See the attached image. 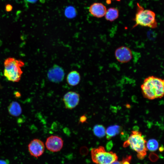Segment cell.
Masks as SVG:
<instances>
[{
    "label": "cell",
    "mask_w": 164,
    "mask_h": 164,
    "mask_svg": "<svg viewBox=\"0 0 164 164\" xmlns=\"http://www.w3.org/2000/svg\"><path fill=\"white\" fill-rule=\"evenodd\" d=\"M163 80L151 76L146 78L141 86L144 97L149 99L162 97L164 95Z\"/></svg>",
    "instance_id": "obj_1"
},
{
    "label": "cell",
    "mask_w": 164,
    "mask_h": 164,
    "mask_svg": "<svg viewBox=\"0 0 164 164\" xmlns=\"http://www.w3.org/2000/svg\"><path fill=\"white\" fill-rule=\"evenodd\" d=\"M24 65V62L20 60L12 57L6 58L4 63V77L9 81L19 82L23 73L21 68Z\"/></svg>",
    "instance_id": "obj_2"
},
{
    "label": "cell",
    "mask_w": 164,
    "mask_h": 164,
    "mask_svg": "<svg viewBox=\"0 0 164 164\" xmlns=\"http://www.w3.org/2000/svg\"><path fill=\"white\" fill-rule=\"evenodd\" d=\"M146 141L141 133L138 131H133L128 139L124 142L123 146H130L137 153V156L140 159H143L146 155L147 149L146 146Z\"/></svg>",
    "instance_id": "obj_3"
},
{
    "label": "cell",
    "mask_w": 164,
    "mask_h": 164,
    "mask_svg": "<svg viewBox=\"0 0 164 164\" xmlns=\"http://www.w3.org/2000/svg\"><path fill=\"white\" fill-rule=\"evenodd\" d=\"M137 12L134 20V26L140 25L143 26L155 28L157 26L155 15L152 11L144 9L138 3L137 4Z\"/></svg>",
    "instance_id": "obj_4"
},
{
    "label": "cell",
    "mask_w": 164,
    "mask_h": 164,
    "mask_svg": "<svg viewBox=\"0 0 164 164\" xmlns=\"http://www.w3.org/2000/svg\"><path fill=\"white\" fill-rule=\"evenodd\" d=\"M91 154L93 162L97 164H110L118 159L115 153L111 151L106 152L102 146L92 149Z\"/></svg>",
    "instance_id": "obj_5"
},
{
    "label": "cell",
    "mask_w": 164,
    "mask_h": 164,
    "mask_svg": "<svg viewBox=\"0 0 164 164\" xmlns=\"http://www.w3.org/2000/svg\"><path fill=\"white\" fill-rule=\"evenodd\" d=\"M28 150L30 155L38 158L42 155L45 150L44 143L38 139H34L28 145Z\"/></svg>",
    "instance_id": "obj_6"
},
{
    "label": "cell",
    "mask_w": 164,
    "mask_h": 164,
    "mask_svg": "<svg viewBox=\"0 0 164 164\" xmlns=\"http://www.w3.org/2000/svg\"><path fill=\"white\" fill-rule=\"evenodd\" d=\"M116 60L122 63H127L132 59L133 53L131 50L128 47L122 46L117 48L114 53Z\"/></svg>",
    "instance_id": "obj_7"
},
{
    "label": "cell",
    "mask_w": 164,
    "mask_h": 164,
    "mask_svg": "<svg viewBox=\"0 0 164 164\" xmlns=\"http://www.w3.org/2000/svg\"><path fill=\"white\" fill-rule=\"evenodd\" d=\"M46 146L48 150L52 152H57L62 149L63 141L61 138L56 135H51L46 139Z\"/></svg>",
    "instance_id": "obj_8"
},
{
    "label": "cell",
    "mask_w": 164,
    "mask_h": 164,
    "mask_svg": "<svg viewBox=\"0 0 164 164\" xmlns=\"http://www.w3.org/2000/svg\"><path fill=\"white\" fill-rule=\"evenodd\" d=\"M79 100V94L73 91L67 92L65 94L63 98L66 108L70 109L75 108L78 104Z\"/></svg>",
    "instance_id": "obj_9"
},
{
    "label": "cell",
    "mask_w": 164,
    "mask_h": 164,
    "mask_svg": "<svg viewBox=\"0 0 164 164\" xmlns=\"http://www.w3.org/2000/svg\"><path fill=\"white\" fill-rule=\"evenodd\" d=\"M48 77L51 81L59 82L63 79L64 72L63 69L57 65H54L51 68L48 73Z\"/></svg>",
    "instance_id": "obj_10"
},
{
    "label": "cell",
    "mask_w": 164,
    "mask_h": 164,
    "mask_svg": "<svg viewBox=\"0 0 164 164\" xmlns=\"http://www.w3.org/2000/svg\"><path fill=\"white\" fill-rule=\"evenodd\" d=\"M106 7L100 2L93 3L89 6V11L93 16L97 18H102L104 16L107 11Z\"/></svg>",
    "instance_id": "obj_11"
},
{
    "label": "cell",
    "mask_w": 164,
    "mask_h": 164,
    "mask_svg": "<svg viewBox=\"0 0 164 164\" xmlns=\"http://www.w3.org/2000/svg\"><path fill=\"white\" fill-rule=\"evenodd\" d=\"M81 80V76L79 72L76 70L70 71L67 74L66 81L68 84L72 86L77 85Z\"/></svg>",
    "instance_id": "obj_12"
},
{
    "label": "cell",
    "mask_w": 164,
    "mask_h": 164,
    "mask_svg": "<svg viewBox=\"0 0 164 164\" xmlns=\"http://www.w3.org/2000/svg\"><path fill=\"white\" fill-rule=\"evenodd\" d=\"M9 114L14 117H18L22 113V108L20 104L16 101L11 102L8 107Z\"/></svg>",
    "instance_id": "obj_13"
},
{
    "label": "cell",
    "mask_w": 164,
    "mask_h": 164,
    "mask_svg": "<svg viewBox=\"0 0 164 164\" xmlns=\"http://www.w3.org/2000/svg\"><path fill=\"white\" fill-rule=\"evenodd\" d=\"M104 16L106 20L111 22L113 21L118 18V10L114 8H110L107 10Z\"/></svg>",
    "instance_id": "obj_14"
},
{
    "label": "cell",
    "mask_w": 164,
    "mask_h": 164,
    "mask_svg": "<svg viewBox=\"0 0 164 164\" xmlns=\"http://www.w3.org/2000/svg\"><path fill=\"white\" fill-rule=\"evenodd\" d=\"M121 129V127L117 125L108 127L106 130L107 138L109 139L112 137L115 136L120 132Z\"/></svg>",
    "instance_id": "obj_15"
},
{
    "label": "cell",
    "mask_w": 164,
    "mask_h": 164,
    "mask_svg": "<svg viewBox=\"0 0 164 164\" xmlns=\"http://www.w3.org/2000/svg\"><path fill=\"white\" fill-rule=\"evenodd\" d=\"M94 134L97 137L102 138L106 135V130L104 127L102 125H97L93 128Z\"/></svg>",
    "instance_id": "obj_16"
},
{
    "label": "cell",
    "mask_w": 164,
    "mask_h": 164,
    "mask_svg": "<svg viewBox=\"0 0 164 164\" xmlns=\"http://www.w3.org/2000/svg\"><path fill=\"white\" fill-rule=\"evenodd\" d=\"M146 148L151 151H155L158 148L159 143L155 139H152L149 140L146 144Z\"/></svg>",
    "instance_id": "obj_17"
},
{
    "label": "cell",
    "mask_w": 164,
    "mask_h": 164,
    "mask_svg": "<svg viewBox=\"0 0 164 164\" xmlns=\"http://www.w3.org/2000/svg\"><path fill=\"white\" fill-rule=\"evenodd\" d=\"M120 136L121 139L125 141H126L129 137L128 133L125 132H121L120 134Z\"/></svg>",
    "instance_id": "obj_18"
},
{
    "label": "cell",
    "mask_w": 164,
    "mask_h": 164,
    "mask_svg": "<svg viewBox=\"0 0 164 164\" xmlns=\"http://www.w3.org/2000/svg\"><path fill=\"white\" fill-rule=\"evenodd\" d=\"M131 158V155L127 156L126 157L123 158L122 161L123 164H130Z\"/></svg>",
    "instance_id": "obj_19"
},
{
    "label": "cell",
    "mask_w": 164,
    "mask_h": 164,
    "mask_svg": "<svg viewBox=\"0 0 164 164\" xmlns=\"http://www.w3.org/2000/svg\"><path fill=\"white\" fill-rule=\"evenodd\" d=\"M113 146V143L112 141L108 142L106 144V148L108 151H110Z\"/></svg>",
    "instance_id": "obj_20"
},
{
    "label": "cell",
    "mask_w": 164,
    "mask_h": 164,
    "mask_svg": "<svg viewBox=\"0 0 164 164\" xmlns=\"http://www.w3.org/2000/svg\"><path fill=\"white\" fill-rule=\"evenodd\" d=\"M13 9L12 5L9 4H6L5 6V10L6 12H10Z\"/></svg>",
    "instance_id": "obj_21"
},
{
    "label": "cell",
    "mask_w": 164,
    "mask_h": 164,
    "mask_svg": "<svg viewBox=\"0 0 164 164\" xmlns=\"http://www.w3.org/2000/svg\"><path fill=\"white\" fill-rule=\"evenodd\" d=\"M87 117L85 115L81 116L79 120V121L82 123H84L86 121Z\"/></svg>",
    "instance_id": "obj_22"
},
{
    "label": "cell",
    "mask_w": 164,
    "mask_h": 164,
    "mask_svg": "<svg viewBox=\"0 0 164 164\" xmlns=\"http://www.w3.org/2000/svg\"><path fill=\"white\" fill-rule=\"evenodd\" d=\"M0 164H9V162L6 159H0Z\"/></svg>",
    "instance_id": "obj_23"
},
{
    "label": "cell",
    "mask_w": 164,
    "mask_h": 164,
    "mask_svg": "<svg viewBox=\"0 0 164 164\" xmlns=\"http://www.w3.org/2000/svg\"><path fill=\"white\" fill-rule=\"evenodd\" d=\"M14 95L15 97L16 98H19L21 96V93L17 91H16L14 92Z\"/></svg>",
    "instance_id": "obj_24"
},
{
    "label": "cell",
    "mask_w": 164,
    "mask_h": 164,
    "mask_svg": "<svg viewBox=\"0 0 164 164\" xmlns=\"http://www.w3.org/2000/svg\"><path fill=\"white\" fill-rule=\"evenodd\" d=\"M110 164H123V163L122 161H120L116 160Z\"/></svg>",
    "instance_id": "obj_25"
},
{
    "label": "cell",
    "mask_w": 164,
    "mask_h": 164,
    "mask_svg": "<svg viewBox=\"0 0 164 164\" xmlns=\"http://www.w3.org/2000/svg\"><path fill=\"white\" fill-rule=\"evenodd\" d=\"M26 2L30 3H33L35 2L37 0H25Z\"/></svg>",
    "instance_id": "obj_26"
},
{
    "label": "cell",
    "mask_w": 164,
    "mask_h": 164,
    "mask_svg": "<svg viewBox=\"0 0 164 164\" xmlns=\"http://www.w3.org/2000/svg\"><path fill=\"white\" fill-rule=\"evenodd\" d=\"M138 127L137 126H135L133 127L134 131H138Z\"/></svg>",
    "instance_id": "obj_27"
},
{
    "label": "cell",
    "mask_w": 164,
    "mask_h": 164,
    "mask_svg": "<svg viewBox=\"0 0 164 164\" xmlns=\"http://www.w3.org/2000/svg\"><path fill=\"white\" fill-rule=\"evenodd\" d=\"M159 149L160 151L162 152L163 150V148L162 147H160L159 148Z\"/></svg>",
    "instance_id": "obj_28"
},
{
    "label": "cell",
    "mask_w": 164,
    "mask_h": 164,
    "mask_svg": "<svg viewBox=\"0 0 164 164\" xmlns=\"http://www.w3.org/2000/svg\"><path fill=\"white\" fill-rule=\"evenodd\" d=\"M2 86L1 85L0 83V90L2 89Z\"/></svg>",
    "instance_id": "obj_29"
},
{
    "label": "cell",
    "mask_w": 164,
    "mask_h": 164,
    "mask_svg": "<svg viewBox=\"0 0 164 164\" xmlns=\"http://www.w3.org/2000/svg\"><path fill=\"white\" fill-rule=\"evenodd\" d=\"M15 1H16V2H18V0H15Z\"/></svg>",
    "instance_id": "obj_30"
}]
</instances>
